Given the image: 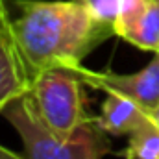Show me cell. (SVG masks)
<instances>
[{
    "label": "cell",
    "mask_w": 159,
    "mask_h": 159,
    "mask_svg": "<svg viewBox=\"0 0 159 159\" xmlns=\"http://www.w3.org/2000/svg\"><path fill=\"white\" fill-rule=\"evenodd\" d=\"M70 72H74L83 85L107 93H117L139 102L143 107L152 111L159 104V57L154 59L141 69L139 72L131 74H119L113 70H91L81 63L65 65Z\"/></svg>",
    "instance_id": "cell-4"
},
{
    "label": "cell",
    "mask_w": 159,
    "mask_h": 159,
    "mask_svg": "<svg viewBox=\"0 0 159 159\" xmlns=\"http://www.w3.org/2000/svg\"><path fill=\"white\" fill-rule=\"evenodd\" d=\"M81 2L94 20L102 24L104 28L111 30L115 34V20H117V11H119V0H78Z\"/></svg>",
    "instance_id": "cell-10"
},
{
    "label": "cell",
    "mask_w": 159,
    "mask_h": 159,
    "mask_svg": "<svg viewBox=\"0 0 159 159\" xmlns=\"http://www.w3.org/2000/svg\"><path fill=\"white\" fill-rule=\"evenodd\" d=\"M150 117H152V120H154V124L159 128V104L152 109V111H150Z\"/></svg>",
    "instance_id": "cell-13"
},
{
    "label": "cell",
    "mask_w": 159,
    "mask_h": 159,
    "mask_svg": "<svg viewBox=\"0 0 159 159\" xmlns=\"http://www.w3.org/2000/svg\"><path fill=\"white\" fill-rule=\"evenodd\" d=\"M30 85L32 80L7 20L0 26V115L15 98L30 93Z\"/></svg>",
    "instance_id": "cell-5"
},
{
    "label": "cell",
    "mask_w": 159,
    "mask_h": 159,
    "mask_svg": "<svg viewBox=\"0 0 159 159\" xmlns=\"http://www.w3.org/2000/svg\"><path fill=\"white\" fill-rule=\"evenodd\" d=\"M128 146L120 152L126 159H159V128L150 117L148 122L139 126L128 135Z\"/></svg>",
    "instance_id": "cell-8"
},
{
    "label": "cell",
    "mask_w": 159,
    "mask_h": 159,
    "mask_svg": "<svg viewBox=\"0 0 159 159\" xmlns=\"http://www.w3.org/2000/svg\"><path fill=\"white\" fill-rule=\"evenodd\" d=\"M0 159H28L26 156H20V154H15L13 150L6 148L0 144Z\"/></svg>",
    "instance_id": "cell-11"
},
{
    "label": "cell",
    "mask_w": 159,
    "mask_h": 159,
    "mask_svg": "<svg viewBox=\"0 0 159 159\" xmlns=\"http://www.w3.org/2000/svg\"><path fill=\"white\" fill-rule=\"evenodd\" d=\"M100 129L107 135H129L139 126L150 120V111L143 107L139 102L122 96L117 93H107L100 113L93 117Z\"/></svg>",
    "instance_id": "cell-6"
},
{
    "label": "cell",
    "mask_w": 159,
    "mask_h": 159,
    "mask_svg": "<svg viewBox=\"0 0 159 159\" xmlns=\"http://www.w3.org/2000/svg\"><path fill=\"white\" fill-rule=\"evenodd\" d=\"M156 56H157V57H159V50H157V52H156Z\"/></svg>",
    "instance_id": "cell-14"
},
{
    "label": "cell",
    "mask_w": 159,
    "mask_h": 159,
    "mask_svg": "<svg viewBox=\"0 0 159 159\" xmlns=\"http://www.w3.org/2000/svg\"><path fill=\"white\" fill-rule=\"evenodd\" d=\"M30 96L41 120L59 139H69L87 119L83 81L67 67H52L35 74Z\"/></svg>",
    "instance_id": "cell-3"
},
{
    "label": "cell",
    "mask_w": 159,
    "mask_h": 159,
    "mask_svg": "<svg viewBox=\"0 0 159 159\" xmlns=\"http://www.w3.org/2000/svg\"><path fill=\"white\" fill-rule=\"evenodd\" d=\"M9 26L30 80L41 70L81 63L102 41L115 35L78 0H20Z\"/></svg>",
    "instance_id": "cell-1"
},
{
    "label": "cell",
    "mask_w": 159,
    "mask_h": 159,
    "mask_svg": "<svg viewBox=\"0 0 159 159\" xmlns=\"http://www.w3.org/2000/svg\"><path fill=\"white\" fill-rule=\"evenodd\" d=\"M150 0H119V11L115 20V35H122L148 7Z\"/></svg>",
    "instance_id": "cell-9"
},
{
    "label": "cell",
    "mask_w": 159,
    "mask_h": 159,
    "mask_svg": "<svg viewBox=\"0 0 159 159\" xmlns=\"http://www.w3.org/2000/svg\"><path fill=\"white\" fill-rule=\"evenodd\" d=\"M2 115L22 139L28 159H102L109 152L107 133L93 117L83 120L69 139H59L41 120L30 93L15 98Z\"/></svg>",
    "instance_id": "cell-2"
},
{
    "label": "cell",
    "mask_w": 159,
    "mask_h": 159,
    "mask_svg": "<svg viewBox=\"0 0 159 159\" xmlns=\"http://www.w3.org/2000/svg\"><path fill=\"white\" fill-rule=\"evenodd\" d=\"M120 39L128 41L144 52L159 50V0H150L144 13L120 35Z\"/></svg>",
    "instance_id": "cell-7"
},
{
    "label": "cell",
    "mask_w": 159,
    "mask_h": 159,
    "mask_svg": "<svg viewBox=\"0 0 159 159\" xmlns=\"http://www.w3.org/2000/svg\"><path fill=\"white\" fill-rule=\"evenodd\" d=\"M9 20V11L6 6V0H0V26H4Z\"/></svg>",
    "instance_id": "cell-12"
}]
</instances>
